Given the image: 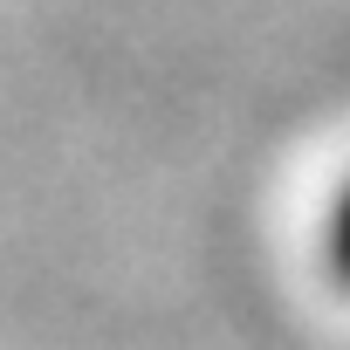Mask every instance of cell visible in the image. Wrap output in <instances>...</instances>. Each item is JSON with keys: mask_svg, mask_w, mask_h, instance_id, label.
I'll return each instance as SVG.
<instances>
[{"mask_svg": "<svg viewBox=\"0 0 350 350\" xmlns=\"http://www.w3.org/2000/svg\"><path fill=\"white\" fill-rule=\"evenodd\" d=\"M329 254H336V268H343V282H350V193H343V206H336V227H329Z\"/></svg>", "mask_w": 350, "mask_h": 350, "instance_id": "obj_1", "label": "cell"}]
</instances>
